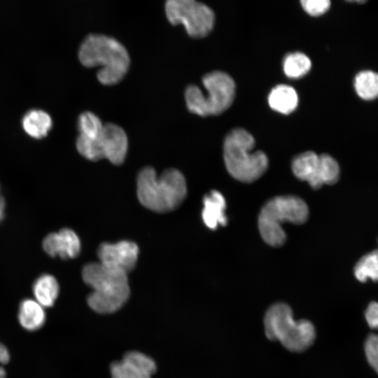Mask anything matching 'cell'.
<instances>
[{"mask_svg": "<svg viewBox=\"0 0 378 378\" xmlns=\"http://www.w3.org/2000/svg\"><path fill=\"white\" fill-rule=\"evenodd\" d=\"M78 59L85 67L99 66L97 77L105 85H113L122 80L130 65L126 48L112 36L91 34L81 43Z\"/></svg>", "mask_w": 378, "mask_h": 378, "instance_id": "cell-1", "label": "cell"}, {"mask_svg": "<svg viewBox=\"0 0 378 378\" xmlns=\"http://www.w3.org/2000/svg\"><path fill=\"white\" fill-rule=\"evenodd\" d=\"M137 197L146 208L164 213L177 208L187 194L186 181L176 169L169 168L158 176L151 167H144L136 179Z\"/></svg>", "mask_w": 378, "mask_h": 378, "instance_id": "cell-2", "label": "cell"}, {"mask_svg": "<svg viewBox=\"0 0 378 378\" xmlns=\"http://www.w3.org/2000/svg\"><path fill=\"white\" fill-rule=\"evenodd\" d=\"M82 276L84 282L92 288L87 302L95 312L114 313L127 301L130 293L127 274L100 262H90L83 268Z\"/></svg>", "mask_w": 378, "mask_h": 378, "instance_id": "cell-3", "label": "cell"}, {"mask_svg": "<svg viewBox=\"0 0 378 378\" xmlns=\"http://www.w3.org/2000/svg\"><path fill=\"white\" fill-rule=\"evenodd\" d=\"M253 136L246 130L230 131L223 143V159L228 173L235 179L251 183L266 172L268 158L261 150L253 152Z\"/></svg>", "mask_w": 378, "mask_h": 378, "instance_id": "cell-4", "label": "cell"}, {"mask_svg": "<svg viewBox=\"0 0 378 378\" xmlns=\"http://www.w3.org/2000/svg\"><path fill=\"white\" fill-rule=\"evenodd\" d=\"M263 323L267 339L279 341L292 352L304 351L316 339L313 323L307 319H293L291 308L284 302L271 305L265 312Z\"/></svg>", "mask_w": 378, "mask_h": 378, "instance_id": "cell-5", "label": "cell"}, {"mask_svg": "<svg viewBox=\"0 0 378 378\" xmlns=\"http://www.w3.org/2000/svg\"><path fill=\"white\" fill-rule=\"evenodd\" d=\"M205 92L192 84L185 90V101L188 111L206 117L217 115L226 111L232 104L235 95V83L232 77L221 71H213L202 79Z\"/></svg>", "mask_w": 378, "mask_h": 378, "instance_id": "cell-6", "label": "cell"}, {"mask_svg": "<svg viewBox=\"0 0 378 378\" xmlns=\"http://www.w3.org/2000/svg\"><path fill=\"white\" fill-rule=\"evenodd\" d=\"M308 216V206L301 198L293 195L273 197L264 204L258 216L260 234L267 244L279 247L286 239L282 224L288 222L300 225Z\"/></svg>", "mask_w": 378, "mask_h": 378, "instance_id": "cell-7", "label": "cell"}, {"mask_svg": "<svg viewBox=\"0 0 378 378\" xmlns=\"http://www.w3.org/2000/svg\"><path fill=\"white\" fill-rule=\"evenodd\" d=\"M164 11L172 25H183L192 38L206 36L215 24L213 10L197 0H165Z\"/></svg>", "mask_w": 378, "mask_h": 378, "instance_id": "cell-8", "label": "cell"}, {"mask_svg": "<svg viewBox=\"0 0 378 378\" xmlns=\"http://www.w3.org/2000/svg\"><path fill=\"white\" fill-rule=\"evenodd\" d=\"M291 167L295 176L307 181L314 189H318L325 184L332 185L340 177V166L328 154L304 152L293 159Z\"/></svg>", "mask_w": 378, "mask_h": 378, "instance_id": "cell-9", "label": "cell"}, {"mask_svg": "<svg viewBox=\"0 0 378 378\" xmlns=\"http://www.w3.org/2000/svg\"><path fill=\"white\" fill-rule=\"evenodd\" d=\"M139 254L137 245L131 241H120L115 244L102 243L98 248L99 262L113 270L126 274L135 267Z\"/></svg>", "mask_w": 378, "mask_h": 378, "instance_id": "cell-10", "label": "cell"}, {"mask_svg": "<svg viewBox=\"0 0 378 378\" xmlns=\"http://www.w3.org/2000/svg\"><path fill=\"white\" fill-rule=\"evenodd\" d=\"M102 159L113 164L120 165L125 160L128 150V139L125 130L113 123H106L95 139Z\"/></svg>", "mask_w": 378, "mask_h": 378, "instance_id": "cell-11", "label": "cell"}, {"mask_svg": "<svg viewBox=\"0 0 378 378\" xmlns=\"http://www.w3.org/2000/svg\"><path fill=\"white\" fill-rule=\"evenodd\" d=\"M156 370L155 360L138 351H128L110 365L111 378H151Z\"/></svg>", "mask_w": 378, "mask_h": 378, "instance_id": "cell-12", "label": "cell"}, {"mask_svg": "<svg viewBox=\"0 0 378 378\" xmlns=\"http://www.w3.org/2000/svg\"><path fill=\"white\" fill-rule=\"evenodd\" d=\"M44 251L50 256L62 259L74 258L80 251V241L71 229L63 228L57 232L48 234L43 241Z\"/></svg>", "mask_w": 378, "mask_h": 378, "instance_id": "cell-13", "label": "cell"}, {"mask_svg": "<svg viewBox=\"0 0 378 378\" xmlns=\"http://www.w3.org/2000/svg\"><path fill=\"white\" fill-rule=\"evenodd\" d=\"M204 208L202 217L204 224L215 230L219 225H226L227 218L225 214L226 202L223 195L217 190H211L203 199Z\"/></svg>", "mask_w": 378, "mask_h": 378, "instance_id": "cell-14", "label": "cell"}, {"mask_svg": "<svg viewBox=\"0 0 378 378\" xmlns=\"http://www.w3.org/2000/svg\"><path fill=\"white\" fill-rule=\"evenodd\" d=\"M46 318L44 307L35 300L25 299L20 302L18 319L25 330H38L45 323Z\"/></svg>", "mask_w": 378, "mask_h": 378, "instance_id": "cell-15", "label": "cell"}, {"mask_svg": "<svg viewBox=\"0 0 378 378\" xmlns=\"http://www.w3.org/2000/svg\"><path fill=\"white\" fill-rule=\"evenodd\" d=\"M270 106L274 111L289 114L293 112L298 104V97L293 88L286 85L274 87L268 96Z\"/></svg>", "mask_w": 378, "mask_h": 378, "instance_id": "cell-16", "label": "cell"}, {"mask_svg": "<svg viewBox=\"0 0 378 378\" xmlns=\"http://www.w3.org/2000/svg\"><path fill=\"white\" fill-rule=\"evenodd\" d=\"M22 125L29 136L34 139H41L47 136L52 127V122L46 112L33 109L24 115Z\"/></svg>", "mask_w": 378, "mask_h": 378, "instance_id": "cell-17", "label": "cell"}, {"mask_svg": "<svg viewBox=\"0 0 378 378\" xmlns=\"http://www.w3.org/2000/svg\"><path fill=\"white\" fill-rule=\"evenodd\" d=\"M59 287L56 279L48 274L40 276L33 285L35 300L43 307H52L57 300Z\"/></svg>", "mask_w": 378, "mask_h": 378, "instance_id": "cell-18", "label": "cell"}, {"mask_svg": "<svg viewBox=\"0 0 378 378\" xmlns=\"http://www.w3.org/2000/svg\"><path fill=\"white\" fill-rule=\"evenodd\" d=\"M354 87L358 95L365 100H372L378 94V76L370 70L360 71L355 77Z\"/></svg>", "mask_w": 378, "mask_h": 378, "instance_id": "cell-19", "label": "cell"}, {"mask_svg": "<svg viewBox=\"0 0 378 378\" xmlns=\"http://www.w3.org/2000/svg\"><path fill=\"white\" fill-rule=\"evenodd\" d=\"M284 71L290 78H299L311 69L310 59L304 53L295 52L288 54L284 59Z\"/></svg>", "mask_w": 378, "mask_h": 378, "instance_id": "cell-20", "label": "cell"}, {"mask_svg": "<svg viewBox=\"0 0 378 378\" xmlns=\"http://www.w3.org/2000/svg\"><path fill=\"white\" fill-rule=\"evenodd\" d=\"M377 250L363 256L356 264L354 274L360 282L368 279L377 281L378 277V259Z\"/></svg>", "mask_w": 378, "mask_h": 378, "instance_id": "cell-21", "label": "cell"}, {"mask_svg": "<svg viewBox=\"0 0 378 378\" xmlns=\"http://www.w3.org/2000/svg\"><path fill=\"white\" fill-rule=\"evenodd\" d=\"M104 125L94 113L85 111L78 119V129L80 135L88 139H96L100 134Z\"/></svg>", "mask_w": 378, "mask_h": 378, "instance_id": "cell-22", "label": "cell"}, {"mask_svg": "<svg viewBox=\"0 0 378 378\" xmlns=\"http://www.w3.org/2000/svg\"><path fill=\"white\" fill-rule=\"evenodd\" d=\"M364 351L368 363L377 372L378 370V337L374 333H370L364 343Z\"/></svg>", "mask_w": 378, "mask_h": 378, "instance_id": "cell-23", "label": "cell"}, {"mask_svg": "<svg viewBox=\"0 0 378 378\" xmlns=\"http://www.w3.org/2000/svg\"><path fill=\"white\" fill-rule=\"evenodd\" d=\"M303 10L309 15L318 17L325 14L330 7V0H300Z\"/></svg>", "mask_w": 378, "mask_h": 378, "instance_id": "cell-24", "label": "cell"}, {"mask_svg": "<svg viewBox=\"0 0 378 378\" xmlns=\"http://www.w3.org/2000/svg\"><path fill=\"white\" fill-rule=\"evenodd\" d=\"M365 318L369 326L372 329H376L378 326V305L374 301L371 302L365 312Z\"/></svg>", "mask_w": 378, "mask_h": 378, "instance_id": "cell-25", "label": "cell"}, {"mask_svg": "<svg viewBox=\"0 0 378 378\" xmlns=\"http://www.w3.org/2000/svg\"><path fill=\"white\" fill-rule=\"evenodd\" d=\"M10 360V354L7 348L0 342V378L6 377V371L4 365H6Z\"/></svg>", "mask_w": 378, "mask_h": 378, "instance_id": "cell-26", "label": "cell"}, {"mask_svg": "<svg viewBox=\"0 0 378 378\" xmlns=\"http://www.w3.org/2000/svg\"><path fill=\"white\" fill-rule=\"evenodd\" d=\"M4 207H5L4 200L3 197L0 194V221L4 218Z\"/></svg>", "mask_w": 378, "mask_h": 378, "instance_id": "cell-27", "label": "cell"}, {"mask_svg": "<svg viewBox=\"0 0 378 378\" xmlns=\"http://www.w3.org/2000/svg\"><path fill=\"white\" fill-rule=\"evenodd\" d=\"M345 1H346L348 2H351V3L364 4L368 0H345Z\"/></svg>", "mask_w": 378, "mask_h": 378, "instance_id": "cell-28", "label": "cell"}]
</instances>
